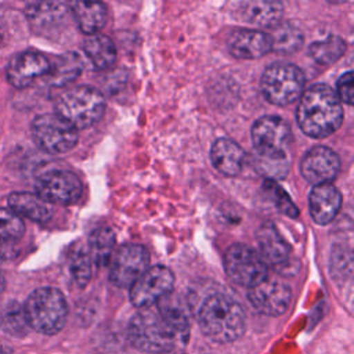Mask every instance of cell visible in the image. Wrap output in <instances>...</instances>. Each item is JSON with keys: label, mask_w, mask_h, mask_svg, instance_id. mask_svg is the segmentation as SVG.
<instances>
[{"label": "cell", "mask_w": 354, "mask_h": 354, "mask_svg": "<svg viewBox=\"0 0 354 354\" xmlns=\"http://www.w3.org/2000/svg\"><path fill=\"white\" fill-rule=\"evenodd\" d=\"M188 318L177 306L158 304L137 313L129 325L133 346L144 353L165 354L187 343Z\"/></svg>", "instance_id": "1"}, {"label": "cell", "mask_w": 354, "mask_h": 354, "mask_svg": "<svg viewBox=\"0 0 354 354\" xmlns=\"http://www.w3.org/2000/svg\"><path fill=\"white\" fill-rule=\"evenodd\" d=\"M296 119L306 136L325 138L340 127L343 106L332 87L317 83L301 93Z\"/></svg>", "instance_id": "2"}, {"label": "cell", "mask_w": 354, "mask_h": 354, "mask_svg": "<svg viewBox=\"0 0 354 354\" xmlns=\"http://www.w3.org/2000/svg\"><path fill=\"white\" fill-rule=\"evenodd\" d=\"M196 319L203 335L217 343L234 342L245 330L241 306L223 292H213L201 300L196 307Z\"/></svg>", "instance_id": "3"}, {"label": "cell", "mask_w": 354, "mask_h": 354, "mask_svg": "<svg viewBox=\"0 0 354 354\" xmlns=\"http://www.w3.org/2000/svg\"><path fill=\"white\" fill-rule=\"evenodd\" d=\"M105 111V98L91 86L64 90L55 101V113L77 129H87L98 122Z\"/></svg>", "instance_id": "4"}, {"label": "cell", "mask_w": 354, "mask_h": 354, "mask_svg": "<svg viewBox=\"0 0 354 354\" xmlns=\"http://www.w3.org/2000/svg\"><path fill=\"white\" fill-rule=\"evenodd\" d=\"M24 313L28 325L44 335L59 332L66 321L68 306L64 295L55 288H39L25 301Z\"/></svg>", "instance_id": "5"}, {"label": "cell", "mask_w": 354, "mask_h": 354, "mask_svg": "<svg viewBox=\"0 0 354 354\" xmlns=\"http://www.w3.org/2000/svg\"><path fill=\"white\" fill-rule=\"evenodd\" d=\"M304 83L306 77L299 66L288 62H277L264 71L260 87L268 102L285 106L301 95Z\"/></svg>", "instance_id": "6"}, {"label": "cell", "mask_w": 354, "mask_h": 354, "mask_svg": "<svg viewBox=\"0 0 354 354\" xmlns=\"http://www.w3.org/2000/svg\"><path fill=\"white\" fill-rule=\"evenodd\" d=\"M252 142L254 153L270 159H285L292 142L290 126L279 116L266 115L252 126Z\"/></svg>", "instance_id": "7"}, {"label": "cell", "mask_w": 354, "mask_h": 354, "mask_svg": "<svg viewBox=\"0 0 354 354\" xmlns=\"http://www.w3.org/2000/svg\"><path fill=\"white\" fill-rule=\"evenodd\" d=\"M32 136L39 148L53 155L69 152L77 142V130L57 113L39 115L32 123Z\"/></svg>", "instance_id": "8"}, {"label": "cell", "mask_w": 354, "mask_h": 354, "mask_svg": "<svg viewBox=\"0 0 354 354\" xmlns=\"http://www.w3.org/2000/svg\"><path fill=\"white\" fill-rule=\"evenodd\" d=\"M224 268L231 281L252 288L267 278V264L252 248L235 243L224 254Z\"/></svg>", "instance_id": "9"}, {"label": "cell", "mask_w": 354, "mask_h": 354, "mask_svg": "<svg viewBox=\"0 0 354 354\" xmlns=\"http://www.w3.org/2000/svg\"><path fill=\"white\" fill-rule=\"evenodd\" d=\"M173 286L174 275L167 267H148L130 286V300L138 308H148L165 299Z\"/></svg>", "instance_id": "10"}, {"label": "cell", "mask_w": 354, "mask_h": 354, "mask_svg": "<svg viewBox=\"0 0 354 354\" xmlns=\"http://www.w3.org/2000/svg\"><path fill=\"white\" fill-rule=\"evenodd\" d=\"M36 195L53 205L76 203L83 194L80 178L68 170H50L36 180Z\"/></svg>", "instance_id": "11"}, {"label": "cell", "mask_w": 354, "mask_h": 354, "mask_svg": "<svg viewBox=\"0 0 354 354\" xmlns=\"http://www.w3.org/2000/svg\"><path fill=\"white\" fill-rule=\"evenodd\" d=\"M148 266L149 253L142 245H122L111 257L109 279L119 288H130Z\"/></svg>", "instance_id": "12"}, {"label": "cell", "mask_w": 354, "mask_h": 354, "mask_svg": "<svg viewBox=\"0 0 354 354\" xmlns=\"http://www.w3.org/2000/svg\"><path fill=\"white\" fill-rule=\"evenodd\" d=\"M250 304L261 314L277 317L286 311L292 292L288 283L277 278H266L260 283L249 288Z\"/></svg>", "instance_id": "13"}, {"label": "cell", "mask_w": 354, "mask_h": 354, "mask_svg": "<svg viewBox=\"0 0 354 354\" xmlns=\"http://www.w3.org/2000/svg\"><path fill=\"white\" fill-rule=\"evenodd\" d=\"M50 66L51 61L44 54L35 50H26L11 58L6 69V76L11 86L24 88L32 84L37 77L47 75Z\"/></svg>", "instance_id": "14"}, {"label": "cell", "mask_w": 354, "mask_h": 354, "mask_svg": "<svg viewBox=\"0 0 354 354\" xmlns=\"http://www.w3.org/2000/svg\"><path fill=\"white\" fill-rule=\"evenodd\" d=\"M340 170V159L328 147L317 145L306 152L300 163V171L306 181L319 185L330 184Z\"/></svg>", "instance_id": "15"}, {"label": "cell", "mask_w": 354, "mask_h": 354, "mask_svg": "<svg viewBox=\"0 0 354 354\" xmlns=\"http://www.w3.org/2000/svg\"><path fill=\"white\" fill-rule=\"evenodd\" d=\"M71 8L61 1H39L26 6V18L37 35H51L65 26Z\"/></svg>", "instance_id": "16"}, {"label": "cell", "mask_w": 354, "mask_h": 354, "mask_svg": "<svg viewBox=\"0 0 354 354\" xmlns=\"http://www.w3.org/2000/svg\"><path fill=\"white\" fill-rule=\"evenodd\" d=\"M227 48L235 58L254 59L271 51V41L268 33L257 29L239 28L230 33Z\"/></svg>", "instance_id": "17"}, {"label": "cell", "mask_w": 354, "mask_h": 354, "mask_svg": "<svg viewBox=\"0 0 354 354\" xmlns=\"http://www.w3.org/2000/svg\"><path fill=\"white\" fill-rule=\"evenodd\" d=\"M342 207V194L332 184L314 185L308 194V209L317 224H329Z\"/></svg>", "instance_id": "18"}, {"label": "cell", "mask_w": 354, "mask_h": 354, "mask_svg": "<svg viewBox=\"0 0 354 354\" xmlns=\"http://www.w3.org/2000/svg\"><path fill=\"white\" fill-rule=\"evenodd\" d=\"M256 242L264 263L283 266L290 254V246L272 224H263L256 232Z\"/></svg>", "instance_id": "19"}, {"label": "cell", "mask_w": 354, "mask_h": 354, "mask_svg": "<svg viewBox=\"0 0 354 354\" xmlns=\"http://www.w3.org/2000/svg\"><path fill=\"white\" fill-rule=\"evenodd\" d=\"M210 160L221 174L228 177H235L242 170L245 152L231 138L221 137V138H217L212 145Z\"/></svg>", "instance_id": "20"}, {"label": "cell", "mask_w": 354, "mask_h": 354, "mask_svg": "<svg viewBox=\"0 0 354 354\" xmlns=\"http://www.w3.org/2000/svg\"><path fill=\"white\" fill-rule=\"evenodd\" d=\"M7 202L10 210L17 216L36 223H44L53 216V206L32 192H12Z\"/></svg>", "instance_id": "21"}, {"label": "cell", "mask_w": 354, "mask_h": 354, "mask_svg": "<svg viewBox=\"0 0 354 354\" xmlns=\"http://www.w3.org/2000/svg\"><path fill=\"white\" fill-rule=\"evenodd\" d=\"M71 12L79 29L88 36L98 33L108 18L106 7L100 1H75L71 4Z\"/></svg>", "instance_id": "22"}, {"label": "cell", "mask_w": 354, "mask_h": 354, "mask_svg": "<svg viewBox=\"0 0 354 354\" xmlns=\"http://www.w3.org/2000/svg\"><path fill=\"white\" fill-rule=\"evenodd\" d=\"M241 14L250 24L274 28L281 22L283 6L279 1H245L241 4Z\"/></svg>", "instance_id": "23"}, {"label": "cell", "mask_w": 354, "mask_h": 354, "mask_svg": "<svg viewBox=\"0 0 354 354\" xmlns=\"http://www.w3.org/2000/svg\"><path fill=\"white\" fill-rule=\"evenodd\" d=\"M83 51L95 69H106L116 61L113 41L101 33L87 36L83 41Z\"/></svg>", "instance_id": "24"}, {"label": "cell", "mask_w": 354, "mask_h": 354, "mask_svg": "<svg viewBox=\"0 0 354 354\" xmlns=\"http://www.w3.org/2000/svg\"><path fill=\"white\" fill-rule=\"evenodd\" d=\"M271 29L272 32L268 33L271 41V51H277L281 54H292L301 47L303 33L293 24L279 22L277 26Z\"/></svg>", "instance_id": "25"}, {"label": "cell", "mask_w": 354, "mask_h": 354, "mask_svg": "<svg viewBox=\"0 0 354 354\" xmlns=\"http://www.w3.org/2000/svg\"><path fill=\"white\" fill-rule=\"evenodd\" d=\"M115 232L109 227H101L93 231L88 238V256L97 266H105L112 257L115 246Z\"/></svg>", "instance_id": "26"}, {"label": "cell", "mask_w": 354, "mask_h": 354, "mask_svg": "<svg viewBox=\"0 0 354 354\" xmlns=\"http://www.w3.org/2000/svg\"><path fill=\"white\" fill-rule=\"evenodd\" d=\"M82 71V62L76 54H62L51 62L50 72L47 73L50 76L51 84L55 86H65L75 80Z\"/></svg>", "instance_id": "27"}, {"label": "cell", "mask_w": 354, "mask_h": 354, "mask_svg": "<svg viewBox=\"0 0 354 354\" xmlns=\"http://www.w3.org/2000/svg\"><path fill=\"white\" fill-rule=\"evenodd\" d=\"M344 51L346 41L336 35L314 41L308 47V54L311 55V58L321 65H330L336 62L344 54Z\"/></svg>", "instance_id": "28"}, {"label": "cell", "mask_w": 354, "mask_h": 354, "mask_svg": "<svg viewBox=\"0 0 354 354\" xmlns=\"http://www.w3.org/2000/svg\"><path fill=\"white\" fill-rule=\"evenodd\" d=\"M24 307L17 301H8L0 307V328L11 336H24L28 330Z\"/></svg>", "instance_id": "29"}, {"label": "cell", "mask_w": 354, "mask_h": 354, "mask_svg": "<svg viewBox=\"0 0 354 354\" xmlns=\"http://www.w3.org/2000/svg\"><path fill=\"white\" fill-rule=\"evenodd\" d=\"M25 232V224L19 216L10 209L0 207V245L12 248Z\"/></svg>", "instance_id": "30"}, {"label": "cell", "mask_w": 354, "mask_h": 354, "mask_svg": "<svg viewBox=\"0 0 354 354\" xmlns=\"http://www.w3.org/2000/svg\"><path fill=\"white\" fill-rule=\"evenodd\" d=\"M253 167L254 170L263 176L268 181H275L283 178L288 171H289V158L285 159H270V158H263L256 153H253L252 158Z\"/></svg>", "instance_id": "31"}, {"label": "cell", "mask_w": 354, "mask_h": 354, "mask_svg": "<svg viewBox=\"0 0 354 354\" xmlns=\"http://www.w3.org/2000/svg\"><path fill=\"white\" fill-rule=\"evenodd\" d=\"M69 272L73 279V282L83 288L87 285L91 277V260L90 256L86 252H76L69 261Z\"/></svg>", "instance_id": "32"}, {"label": "cell", "mask_w": 354, "mask_h": 354, "mask_svg": "<svg viewBox=\"0 0 354 354\" xmlns=\"http://www.w3.org/2000/svg\"><path fill=\"white\" fill-rule=\"evenodd\" d=\"M264 191L268 194L271 201L275 203L278 210L289 217H297V209L293 205V202L289 199L288 194L275 184V181H268L266 180L263 184Z\"/></svg>", "instance_id": "33"}, {"label": "cell", "mask_w": 354, "mask_h": 354, "mask_svg": "<svg viewBox=\"0 0 354 354\" xmlns=\"http://www.w3.org/2000/svg\"><path fill=\"white\" fill-rule=\"evenodd\" d=\"M336 95L340 100V102H344L347 105L353 104V72L347 71L344 72L336 84Z\"/></svg>", "instance_id": "34"}, {"label": "cell", "mask_w": 354, "mask_h": 354, "mask_svg": "<svg viewBox=\"0 0 354 354\" xmlns=\"http://www.w3.org/2000/svg\"><path fill=\"white\" fill-rule=\"evenodd\" d=\"M12 253V248H7V246H3L0 245V260L8 257V254Z\"/></svg>", "instance_id": "35"}, {"label": "cell", "mask_w": 354, "mask_h": 354, "mask_svg": "<svg viewBox=\"0 0 354 354\" xmlns=\"http://www.w3.org/2000/svg\"><path fill=\"white\" fill-rule=\"evenodd\" d=\"M4 288H6V281H4V277H3V274L0 272V295L3 293Z\"/></svg>", "instance_id": "36"}]
</instances>
